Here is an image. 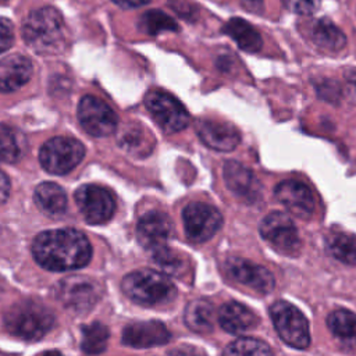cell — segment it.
I'll list each match as a JSON object with an SVG mask.
<instances>
[{"instance_id": "obj_1", "label": "cell", "mask_w": 356, "mask_h": 356, "mask_svg": "<svg viewBox=\"0 0 356 356\" xmlns=\"http://www.w3.org/2000/svg\"><path fill=\"white\" fill-rule=\"evenodd\" d=\"M32 254L46 270L67 271L86 266L92 257V246L81 231L60 228L39 234L33 239Z\"/></svg>"}, {"instance_id": "obj_2", "label": "cell", "mask_w": 356, "mask_h": 356, "mask_svg": "<svg viewBox=\"0 0 356 356\" xmlns=\"http://www.w3.org/2000/svg\"><path fill=\"white\" fill-rule=\"evenodd\" d=\"M61 14L50 6L36 8L28 14L22 24V38L36 53H53L60 49L64 35Z\"/></svg>"}, {"instance_id": "obj_3", "label": "cell", "mask_w": 356, "mask_h": 356, "mask_svg": "<svg viewBox=\"0 0 356 356\" xmlns=\"http://www.w3.org/2000/svg\"><path fill=\"white\" fill-rule=\"evenodd\" d=\"M54 324L53 312L36 300L14 303L4 314L6 330L25 341L43 338Z\"/></svg>"}, {"instance_id": "obj_4", "label": "cell", "mask_w": 356, "mask_h": 356, "mask_svg": "<svg viewBox=\"0 0 356 356\" xmlns=\"http://www.w3.org/2000/svg\"><path fill=\"white\" fill-rule=\"evenodd\" d=\"M121 288L131 300L143 306L165 305L177 295L174 284L164 274L150 268L127 274L122 278Z\"/></svg>"}, {"instance_id": "obj_5", "label": "cell", "mask_w": 356, "mask_h": 356, "mask_svg": "<svg viewBox=\"0 0 356 356\" xmlns=\"http://www.w3.org/2000/svg\"><path fill=\"white\" fill-rule=\"evenodd\" d=\"M270 317L275 331L286 345L296 349L309 346V323L296 306L285 300H277L270 306Z\"/></svg>"}, {"instance_id": "obj_6", "label": "cell", "mask_w": 356, "mask_h": 356, "mask_svg": "<svg viewBox=\"0 0 356 356\" xmlns=\"http://www.w3.org/2000/svg\"><path fill=\"white\" fill-rule=\"evenodd\" d=\"M54 295L70 312L86 313L103 296V286L93 278L74 275L60 281L54 288Z\"/></svg>"}, {"instance_id": "obj_7", "label": "cell", "mask_w": 356, "mask_h": 356, "mask_svg": "<svg viewBox=\"0 0 356 356\" xmlns=\"http://www.w3.org/2000/svg\"><path fill=\"white\" fill-rule=\"evenodd\" d=\"M85 156L83 145L68 136H56L47 140L39 152L42 167L54 175H64L75 168Z\"/></svg>"}, {"instance_id": "obj_8", "label": "cell", "mask_w": 356, "mask_h": 356, "mask_svg": "<svg viewBox=\"0 0 356 356\" xmlns=\"http://www.w3.org/2000/svg\"><path fill=\"white\" fill-rule=\"evenodd\" d=\"M145 106L157 125L167 134L179 132L189 124V114L184 104L167 92H149L145 96Z\"/></svg>"}, {"instance_id": "obj_9", "label": "cell", "mask_w": 356, "mask_h": 356, "mask_svg": "<svg viewBox=\"0 0 356 356\" xmlns=\"http://www.w3.org/2000/svg\"><path fill=\"white\" fill-rule=\"evenodd\" d=\"M186 236L196 243L209 241L222 225L221 213L203 202L189 203L182 211Z\"/></svg>"}, {"instance_id": "obj_10", "label": "cell", "mask_w": 356, "mask_h": 356, "mask_svg": "<svg viewBox=\"0 0 356 356\" xmlns=\"http://www.w3.org/2000/svg\"><path fill=\"white\" fill-rule=\"evenodd\" d=\"M78 120L81 127L92 136L103 138L115 132L117 115L108 104L99 97L86 95L78 104Z\"/></svg>"}, {"instance_id": "obj_11", "label": "cell", "mask_w": 356, "mask_h": 356, "mask_svg": "<svg viewBox=\"0 0 356 356\" xmlns=\"http://www.w3.org/2000/svg\"><path fill=\"white\" fill-rule=\"evenodd\" d=\"M75 203L89 224L108 221L115 211V202L110 191L86 184L75 191Z\"/></svg>"}, {"instance_id": "obj_12", "label": "cell", "mask_w": 356, "mask_h": 356, "mask_svg": "<svg viewBox=\"0 0 356 356\" xmlns=\"http://www.w3.org/2000/svg\"><path fill=\"white\" fill-rule=\"evenodd\" d=\"M260 235L282 253H293L299 246L298 229L288 214L281 211L268 213L259 225Z\"/></svg>"}, {"instance_id": "obj_13", "label": "cell", "mask_w": 356, "mask_h": 356, "mask_svg": "<svg viewBox=\"0 0 356 356\" xmlns=\"http://www.w3.org/2000/svg\"><path fill=\"white\" fill-rule=\"evenodd\" d=\"M274 195L277 200L293 216L309 220L314 211V197L307 185L296 179H285L280 182Z\"/></svg>"}, {"instance_id": "obj_14", "label": "cell", "mask_w": 356, "mask_h": 356, "mask_svg": "<svg viewBox=\"0 0 356 356\" xmlns=\"http://www.w3.org/2000/svg\"><path fill=\"white\" fill-rule=\"evenodd\" d=\"M228 274L238 282L261 293H268L274 289V275L263 266L241 257H231L227 261Z\"/></svg>"}, {"instance_id": "obj_15", "label": "cell", "mask_w": 356, "mask_h": 356, "mask_svg": "<svg viewBox=\"0 0 356 356\" xmlns=\"http://www.w3.org/2000/svg\"><path fill=\"white\" fill-rule=\"evenodd\" d=\"M172 234V224L167 214L161 211H149L143 214L136 225V236L139 243L147 249L154 250L165 246Z\"/></svg>"}, {"instance_id": "obj_16", "label": "cell", "mask_w": 356, "mask_h": 356, "mask_svg": "<svg viewBox=\"0 0 356 356\" xmlns=\"http://www.w3.org/2000/svg\"><path fill=\"white\" fill-rule=\"evenodd\" d=\"M195 128L199 139L207 147L218 152H231L241 140L239 131L228 122L203 118L196 121Z\"/></svg>"}, {"instance_id": "obj_17", "label": "cell", "mask_w": 356, "mask_h": 356, "mask_svg": "<svg viewBox=\"0 0 356 356\" xmlns=\"http://www.w3.org/2000/svg\"><path fill=\"white\" fill-rule=\"evenodd\" d=\"M170 341V331L157 320L132 323L122 331V343L131 348H152Z\"/></svg>"}, {"instance_id": "obj_18", "label": "cell", "mask_w": 356, "mask_h": 356, "mask_svg": "<svg viewBox=\"0 0 356 356\" xmlns=\"http://www.w3.org/2000/svg\"><path fill=\"white\" fill-rule=\"evenodd\" d=\"M224 179L229 191L246 202H254L261 193L259 179L238 161L229 160L224 164Z\"/></svg>"}, {"instance_id": "obj_19", "label": "cell", "mask_w": 356, "mask_h": 356, "mask_svg": "<svg viewBox=\"0 0 356 356\" xmlns=\"http://www.w3.org/2000/svg\"><path fill=\"white\" fill-rule=\"evenodd\" d=\"M32 75V63L22 54H11L0 60V92H13L24 86Z\"/></svg>"}, {"instance_id": "obj_20", "label": "cell", "mask_w": 356, "mask_h": 356, "mask_svg": "<svg viewBox=\"0 0 356 356\" xmlns=\"http://www.w3.org/2000/svg\"><path fill=\"white\" fill-rule=\"evenodd\" d=\"M221 328L229 334H242L257 324V316L239 302L224 303L217 314Z\"/></svg>"}, {"instance_id": "obj_21", "label": "cell", "mask_w": 356, "mask_h": 356, "mask_svg": "<svg viewBox=\"0 0 356 356\" xmlns=\"http://www.w3.org/2000/svg\"><path fill=\"white\" fill-rule=\"evenodd\" d=\"M222 32L227 33L243 51L256 53L263 46V39L259 31L242 18H231L224 25Z\"/></svg>"}, {"instance_id": "obj_22", "label": "cell", "mask_w": 356, "mask_h": 356, "mask_svg": "<svg viewBox=\"0 0 356 356\" xmlns=\"http://www.w3.org/2000/svg\"><path fill=\"white\" fill-rule=\"evenodd\" d=\"M33 199L36 206L50 217H60L67 209V195L54 182H42L36 186Z\"/></svg>"}, {"instance_id": "obj_23", "label": "cell", "mask_w": 356, "mask_h": 356, "mask_svg": "<svg viewBox=\"0 0 356 356\" xmlns=\"http://www.w3.org/2000/svg\"><path fill=\"white\" fill-rule=\"evenodd\" d=\"M327 327L341 345L356 348V314L349 310H335L327 317Z\"/></svg>"}, {"instance_id": "obj_24", "label": "cell", "mask_w": 356, "mask_h": 356, "mask_svg": "<svg viewBox=\"0 0 356 356\" xmlns=\"http://www.w3.org/2000/svg\"><path fill=\"white\" fill-rule=\"evenodd\" d=\"M186 327L197 334H207L213 330L214 307L206 299H196L186 305L184 312Z\"/></svg>"}, {"instance_id": "obj_25", "label": "cell", "mask_w": 356, "mask_h": 356, "mask_svg": "<svg viewBox=\"0 0 356 356\" xmlns=\"http://www.w3.org/2000/svg\"><path fill=\"white\" fill-rule=\"evenodd\" d=\"M312 40L321 49L330 50V51H338L341 50L345 43L346 38L342 33V31L334 25L330 19H318L312 26Z\"/></svg>"}, {"instance_id": "obj_26", "label": "cell", "mask_w": 356, "mask_h": 356, "mask_svg": "<svg viewBox=\"0 0 356 356\" xmlns=\"http://www.w3.org/2000/svg\"><path fill=\"white\" fill-rule=\"evenodd\" d=\"M150 139L152 135H149V132L140 124H131L120 132L118 143L131 154L146 156L153 149V142L150 143Z\"/></svg>"}, {"instance_id": "obj_27", "label": "cell", "mask_w": 356, "mask_h": 356, "mask_svg": "<svg viewBox=\"0 0 356 356\" xmlns=\"http://www.w3.org/2000/svg\"><path fill=\"white\" fill-rule=\"evenodd\" d=\"M325 249L337 260L350 266L356 264V235L334 232L327 236Z\"/></svg>"}, {"instance_id": "obj_28", "label": "cell", "mask_w": 356, "mask_h": 356, "mask_svg": "<svg viewBox=\"0 0 356 356\" xmlns=\"http://www.w3.org/2000/svg\"><path fill=\"white\" fill-rule=\"evenodd\" d=\"M25 140L22 135L4 124H0V163H15L22 157Z\"/></svg>"}, {"instance_id": "obj_29", "label": "cell", "mask_w": 356, "mask_h": 356, "mask_svg": "<svg viewBox=\"0 0 356 356\" xmlns=\"http://www.w3.org/2000/svg\"><path fill=\"white\" fill-rule=\"evenodd\" d=\"M108 328L96 321L82 327V342L81 348L85 353H102L107 348Z\"/></svg>"}, {"instance_id": "obj_30", "label": "cell", "mask_w": 356, "mask_h": 356, "mask_svg": "<svg viewBox=\"0 0 356 356\" xmlns=\"http://www.w3.org/2000/svg\"><path fill=\"white\" fill-rule=\"evenodd\" d=\"M139 28L147 35H157L164 31H178V24L160 10H149L142 14Z\"/></svg>"}, {"instance_id": "obj_31", "label": "cell", "mask_w": 356, "mask_h": 356, "mask_svg": "<svg viewBox=\"0 0 356 356\" xmlns=\"http://www.w3.org/2000/svg\"><path fill=\"white\" fill-rule=\"evenodd\" d=\"M225 355H271L270 346L256 338L243 337L231 342L225 349Z\"/></svg>"}, {"instance_id": "obj_32", "label": "cell", "mask_w": 356, "mask_h": 356, "mask_svg": "<svg viewBox=\"0 0 356 356\" xmlns=\"http://www.w3.org/2000/svg\"><path fill=\"white\" fill-rule=\"evenodd\" d=\"M153 261L167 274L177 275L184 270V257L178 252L161 246L153 250Z\"/></svg>"}, {"instance_id": "obj_33", "label": "cell", "mask_w": 356, "mask_h": 356, "mask_svg": "<svg viewBox=\"0 0 356 356\" xmlns=\"http://www.w3.org/2000/svg\"><path fill=\"white\" fill-rule=\"evenodd\" d=\"M282 4L292 13L299 15H310L320 7L321 0H281Z\"/></svg>"}, {"instance_id": "obj_34", "label": "cell", "mask_w": 356, "mask_h": 356, "mask_svg": "<svg viewBox=\"0 0 356 356\" xmlns=\"http://www.w3.org/2000/svg\"><path fill=\"white\" fill-rule=\"evenodd\" d=\"M13 42H14L13 24L6 18H0V53L8 50Z\"/></svg>"}, {"instance_id": "obj_35", "label": "cell", "mask_w": 356, "mask_h": 356, "mask_svg": "<svg viewBox=\"0 0 356 356\" xmlns=\"http://www.w3.org/2000/svg\"><path fill=\"white\" fill-rule=\"evenodd\" d=\"M10 193V181L7 175L0 170V203L6 202Z\"/></svg>"}, {"instance_id": "obj_36", "label": "cell", "mask_w": 356, "mask_h": 356, "mask_svg": "<svg viewBox=\"0 0 356 356\" xmlns=\"http://www.w3.org/2000/svg\"><path fill=\"white\" fill-rule=\"evenodd\" d=\"M111 1L122 8H136L150 3V0H111Z\"/></svg>"}, {"instance_id": "obj_37", "label": "cell", "mask_w": 356, "mask_h": 356, "mask_svg": "<svg viewBox=\"0 0 356 356\" xmlns=\"http://www.w3.org/2000/svg\"><path fill=\"white\" fill-rule=\"evenodd\" d=\"M241 3L250 13H261L263 10V0H241Z\"/></svg>"}, {"instance_id": "obj_38", "label": "cell", "mask_w": 356, "mask_h": 356, "mask_svg": "<svg viewBox=\"0 0 356 356\" xmlns=\"http://www.w3.org/2000/svg\"><path fill=\"white\" fill-rule=\"evenodd\" d=\"M348 81L350 82V85H352V86H355V88H356V70H353V71L348 72Z\"/></svg>"}, {"instance_id": "obj_39", "label": "cell", "mask_w": 356, "mask_h": 356, "mask_svg": "<svg viewBox=\"0 0 356 356\" xmlns=\"http://www.w3.org/2000/svg\"><path fill=\"white\" fill-rule=\"evenodd\" d=\"M0 1H6V0H0Z\"/></svg>"}]
</instances>
